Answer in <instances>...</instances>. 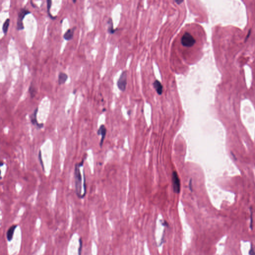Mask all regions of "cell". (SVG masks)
I'll use <instances>...</instances> for the list:
<instances>
[{"mask_svg":"<svg viewBox=\"0 0 255 255\" xmlns=\"http://www.w3.org/2000/svg\"><path fill=\"white\" fill-rule=\"evenodd\" d=\"M179 39L178 47L181 56L185 61H189V59L191 58V50L197 43L196 37L191 31V26L181 32Z\"/></svg>","mask_w":255,"mask_h":255,"instance_id":"1","label":"cell"},{"mask_svg":"<svg viewBox=\"0 0 255 255\" xmlns=\"http://www.w3.org/2000/svg\"><path fill=\"white\" fill-rule=\"evenodd\" d=\"M83 159L81 162L76 163L74 168V179H75V187L76 195L79 198H82V176L80 171V168L83 165L84 159Z\"/></svg>","mask_w":255,"mask_h":255,"instance_id":"2","label":"cell"},{"mask_svg":"<svg viewBox=\"0 0 255 255\" xmlns=\"http://www.w3.org/2000/svg\"><path fill=\"white\" fill-rule=\"evenodd\" d=\"M31 12L26 9V8L20 9L18 13V17L17 22V28L18 31H21L24 29V26L23 24V20L26 15L31 14Z\"/></svg>","mask_w":255,"mask_h":255,"instance_id":"3","label":"cell"},{"mask_svg":"<svg viewBox=\"0 0 255 255\" xmlns=\"http://www.w3.org/2000/svg\"><path fill=\"white\" fill-rule=\"evenodd\" d=\"M172 183L174 192L176 193H179L180 191V182L178 174L176 171L172 172Z\"/></svg>","mask_w":255,"mask_h":255,"instance_id":"4","label":"cell"},{"mask_svg":"<svg viewBox=\"0 0 255 255\" xmlns=\"http://www.w3.org/2000/svg\"><path fill=\"white\" fill-rule=\"evenodd\" d=\"M38 112V108H35V110L30 116V120L32 125L35 126L39 129H41L43 127L44 125L43 123H39L37 120V114Z\"/></svg>","mask_w":255,"mask_h":255,"instance_id":"5","label":"cell"},{"mask_svg":"<svg viewBox=\"0 0 255 255\" xmlns=\"http://www.w3.org/2000/svg\"><path fill=\"white\" fill-rule=\"evenodd\" d=\"M126 81H127V75L125 72H123L122 73L120 78H119L118 81V86L119 88L121 90L124 91L125 89L126 86Z\"/></svg>","mask_w":255,"mask_h":255,"instance_id":"6","label":"cell"},{"mask_svg":"<svg viewBox=\"0 0 255 255\" xmlns=\"http://www.w3.org/2000/svg\"><path fill=\"white\" fill-rule=\"evenodd\" d=\"M106 133H107V130H106L105 126H104V125H101L99 128V129L98 130V131H97V134L98 135H101V139L100 142V147H102L103 146L104 140H105V138L106 135Z\"/></svg>","mask_w":255,"mask_h":255,"instance_id":"7","label":"cell"},{"mask_svg":"<svg viewBox=\"0 0 255 255\" xmlns=\"http://www.w3.org/2000/svg\"><path fill=\"white\" fill-rule=\"evenodd\" d=\"M17 227H18L17 225H16V224L13 225L9 228V229L7 230L6 236H7V238L8 241L11 242L13 240L15 230L16 229Z\"/></svg>","mask_w":255,"mask_h":255,"instance_id":"8","label":"cell"},{"mask_svg":"<svg viewBox=\"0 0 255 255\" xmlns=\"http://www.w3.org/2000/svg\"><path fill=\"white\" fill-rule=\"evenodd\" d=\"M76 29V27H74L72 28H70L65 32V33L63 35V38L66 41H70L71 40L74 35V31Z\"/></svg>","mask_w":255,"mask_h":255,"instance_id":"9","label":"cell"},{"mask_svg":"<svg viewBox=\"0 0 255 255\" xmlns=\"http://www.w3.org/2000/svg\"><path fill=\"white\" fill-rule=\"evenodd\" d=\"M68 79V75L63 72H60L58 75V82L59 85H62L66 82Z\"/></svg>","mask_w":255,"mask_h":255,"instance_id":"10","label":"cell"},{"mask_svg":"<svg viewBox=\"0 0 255 255\" xmlns=\"http://www.w3.org/2000/svg\"><path fill=\"white\" fill-rule=\"evenodd\" d=\"M9 22H10V20L9 19H7L5 20L4 24L3 25L2 29H3V31L4 32V34H5V35L7 33L8 28L9 27Z\"/></svg>","mask_w":255,"mask_h":255,"instance_id":"11","label":"cell"},{"mask_svg":"<svg viewBox=\"0 0 255 255\" xmlns=\"http://www.w3.org/2000/svg\"><path fill=\"white\" fill-rule=\"evenodd\" d=\"M153 85H154L155 88V89H156V90L157 91V92L159 94H161V93H162V89H163L162 87H162V86L161 85V83L159 82L158 81H155V82L153 84Z\"/></svg>","mask_w":255,"mask_h":255,"instance_id":"12","label":"cell"},{"mask_svg":"<svg viewBox=\"0 0 255 255\" xmlns=\"http://www.w3.org/2000/svg\"><path fill=\"white\" fill-rule=\"evenodd\" d=\"M46 2H47V13H48V16H49V17H50L51 19H53V20L56 19V17H53V16L50 14V8H51V7H52V1H51V0H47V1H46Z\"/></svg>","mask_w":255,"mask_h":255,"instance_id":"13","label":"cell"},{"mask_svg":"<svg viewBox=\"0 0 255 255\" xmlns=\"http://www.w3.org/2000/svg\"><path fill=\"white\" fill-rule=\"evenodd\" d=\"M28 92H29L30 94H31V98H33L35 96V94H36V90H35V87L33 86V84L32 83L31 84V86H30V88H29Z\"/></svg>","mask_w":255,"mask_h":255,"instance_id":"14","label":"cell"},{"mask_svg":"<svg viewBox=\"0 0 255 255\" xmlns=\"http://www.w3.org/2000/svg\"><path fill=\"white\" fill-rule=\"evenodd\" d=\"M253 210H252V208L251 207L250 208V229L252 230H253Z\"/></svg>","mask_w":255,"mask_h":255,"instance_id":"15","label":"cell"},{"mask_svg":"<svg viewBox=\"0 0 255 255\" xmlns=\"http://www.w3.org/2000/svg\"><path fill=\"white\" fill-rule=\"evenodd\" d=\"M79 247L78 250V255H81L82 247H83V241H82L81 238H80L79 239Z\"/></svg>","mask_w":255,"mask_h":255,"instance_id":"16","label":"cell"},{"mask_svg":"<svg viewBox=\"0 0 255 255\" xmlns=\"http://www.w3.org/2000/svg\"><path fill=\"white\" fill-rule=\"evenodd\" d=\"M39 163H40V164H41V168H43V170H45V167H44V165H43V159H42V156H41V151H39Z\"/></svg>","mask_w":255,"mask_h":255,"instance_id":"17","label":"cell"},{"mask_svg":"<svg viewBox=\"0 0 255 255\" xmlns=\"http://www.w3.org/2000/svg\"><path fill=\"white\" fill-rule=\"evenodd\" d=\"M83 176H84V184H83V188H84V194L83 196L85 197L86 193V178H85V173L84 170H83Z\"/></svg>","mask_w":255,"mask_h":255,"instance_id":"18","label":"cell"},{"mask_svg":"<svg viewBox=\"0 0 255 255\" xmlns=\"http://www.w3.org/2000/svg\"><path fill=\"white\" fill-rule=\"evenodd\" d=\"M249 255H255V248L254 247L253 244H251V248L249 251Z\"/></svg>","mask_w":255,"mask_h":255,"instance_id":"19","label":"cell"},{"mask_svg":"<svg viewBox=\"0 0 255 255\" xmlns=\"http://www.w3.org/2000/svg\"><path fill=\"white\" fill-rule=\"evenodd\" d=\"M161 223H162V224H163V225L165 226H168V223H167V222H166V221H163V222H162Z\"/></svg>","mask_w":255,"mask_h":255,"instance_id":"20","label":"cell"},{"mask_svg":"<svg viewBox=\"0 0 255 255\" xmlns=\"http://www.w3.org/2000/svg\"><path fill=\"white\" fill-rule=\"evenodd\" d=\"M250 33H251V30H250L249 31L248 35H247V37H246V39H245V41H247V40L248 39V37H249V35H250Z\"/></svg>","mask_w":255,"mask_h":255,"instance_id":"21","label":"cell"},{"mask_svg":"<svg viewBox=\"0 0 255 255\" xmlns=\"http://www.w3.org/2000/svg\"><path fill=\"white\" fill-rule=\"evenodd\" d=\"M73 2L74 3H76V1H74V0H73Z\"/></svg>","mask_w":255,"mask_h":255,"instance_id":"22","label":"cell"},{"mask_svg":"<svg viewBox=\"0 0 255 255\" xmlns=\"http://www.w3.org/2000/svg\"><path fill=\"white\" fill-rule=\"evenodd\" d=\"M3 165V163H1V166H2V165Z\"/></svg>","mask_w":255,"mask_h":255,"instance_id":"23","label":"cell"}]
</instances>
